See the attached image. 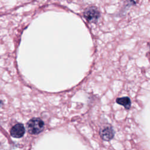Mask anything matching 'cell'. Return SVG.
Listing matches in <instances>:
<instances>
[{
    "label": "cell",
    "mask_w": 150,
    "mask_h": 150,
    "mask_svg": "<svg viewBox=\"0 0 150 150\" xmlns=\"http://www.w3.org/2000/svg\"><path fill=\"white\" fill-rule=\"evenodd\" d=\"M26 127L30 134L36 135L42 131L44 127V122L39 118H33L27 122Z\"/></svg>",
    "instance_id": "cell-1"
},
{
    "label": "cell",
    "mask_w": 150,
    "mask_h": 150,
    "mask_svg": "<svg viewBox=\"0 0 150 150\" xmlns=\"http://www.w3.org/2000/svg\"><path fill=\"white\" fill-rule=\"evenodd\" d=\"M84 16L89 22H96L100 17V12L97 8L89 6L84 11Z\"/></svg>",
    "instance_id": "cell-2"
},
{
    "label": "cell",
    "mask_w": 150,
    "mask_h": 150,
    "mask_svg": "<svg viewBox=\"0 0 150 150\" xmlns=\"http://www.w3.org/2000/svg\"><path fill=\"white\" fill-rule=\"evenodd\" d=\"M115 132L111 127L107 126L102 128L100 130V135L101 138L106 141L111 140L114 136Z\"/></svg>",
    "instance_id": "cell-3"
},
{
    "label": "cell",
    "mask_w": 150,
    "mask_h": 150,
    "mask_svg": "<svg viewBox=\"0 0 150 150\" xmlns=\"http://www.w3.org/2000/svg\"><path fill=\"white\" fill-rule=\"evenodd\" d=\"M25 132V129L23 124L19 123L16 124L12 127L10 131V134L14 138H21L23 136Z\"/></svg>",
    "instance_id": "cell-4"
},
{
    "label": "cell",
    "mask_w": 150,
    "mask_h": 150,
    "mask_svg": "<svg viewBox=\"0 0 150 150\" xmlns=\"http://www.w3.org/2000/svg\"><path fill=\"white\" fill-rule=\"evenodd\" d=\"M116 102L118 104L123 106L126 110H129L131 107V100L128 97H123L117 98L116 99Z\"/></svg>",
    "instance_id": "cell-5"
},
{
    "label": "cell",
    "mask_w": 150,
    "mask_h": 150,
    "mask_svg": "<svg viewBox=\"0 0 150 150\" xmlns=\"http://www.w3.org/2000/svg\"><path fill=\"white\" fill-rule=\"evenodd\" d=\"M1 103H2V101L0 100V106H1Z\"/></svg>",
    "instance_id": "cell-6"
},
{
    "label": "cell",
    "mask_w": 150,
    "mask_h": 150,
    "mask_svg": "<svg viewBox=\"0 0 150 150\" xmlns=\"http://www.w3.org/2000/svg\"><path fill=\"white\" fill-rule=\"evenodd\" d=\"M149 54H150V50H149Z\"/></svg>",
    "instance_id": "cell-7"
}]
</instances>
